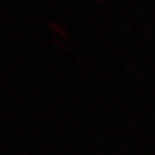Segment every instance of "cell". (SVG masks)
I'll use <instances>...</instances> for the list:
<instances>
[{
  "mask_svg": "<svg viewBox=\"0 0 155 155\" xmlns=\"http://www.w3.org/2000/svg\"><path fill=\"white\" fill-rule=\"evenodd\" d=\"M97 2H104V0H97Z\"/></svg>",
  "mask_w": 155,
  "mask_h": 155,
  "instance_id": "cell-1",
  "label": "cell"
}]
</instances>
